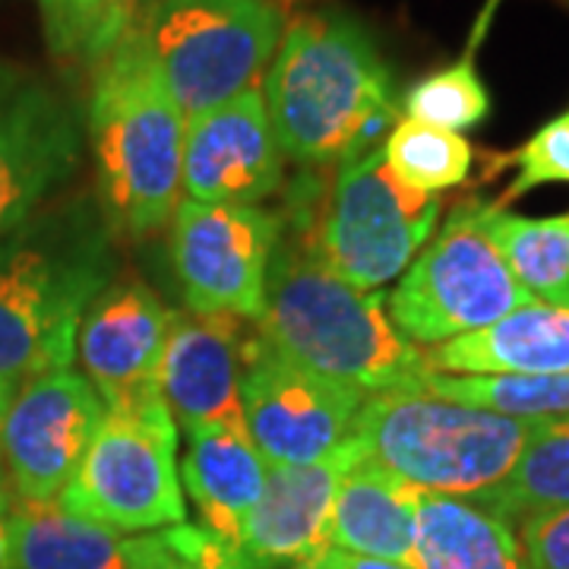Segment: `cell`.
Wrapping results in <instances>:
<instances>
[{"mask_svg": "<svg viewBox=\"0 0 569 569\" xmlns=\"http://www.w3.org/2000/svg\"><path fill=\"white\" fill-rule=\"evenodd\" d=\"M48 51L63 63L104 58V0H39Z\"/></svg>", "mask_w": 569, "mask_h": 569, "instance_id": "83f0119b", "label": "cell"}, {"mask_svg": "<svg viewBox=\"0 0 569 569\" xmlns=\"http://www.w3.org/2000/svg\"><path fill=\"white\" fill-rule=\"evenodd\" d=\"M516 526L529 569H569V507L538 509Z\"/></svg>", "mask_w": 569, "mask_h": 569, "instance_id": "f546056e", "label": "cell"}, {"mask_svg": "<svg viewBox=\"0 0 569 569\" xmlns=\"http://www.w3.org/2000/svg\"><path fill=\"white\" fill-rule=\"evenodd\" d=\"M284 162L260 86L183 127L181 190L187 200L260 206L284 183Z\"/></svg>", "mask_w": 569, "mask_h": 569, "instance_id": "9a60e30c", "label": "cell"}, {"mask_svg": "<svg viewBox=\"0 0 569 569\" xmlns=\"http://www.w3.org/2000/svg\"><path fill=\"white\" fill-rule=\"evenodd\" d=\"M257 329L288 358L365 396L427 389L433 373L427 348L392 323L387 295L351 288L288 228L269 266Z\"/></svg>", "mask_w": 569, "mask_h": 569, "instance_id": "3957f363", "label": "cell"}, {"mask_svg": "<svg viewBox=\"0 0 569 569\" xmlns=\"http://www.w3.org/2000/svg\"><path fill=\"white\" fill-rule=\"evenodd\" d=\"M168 231V257L183 307L203 317L257 323L269 266L282 241V212L181 197Z\"/></svg>", "mask_w": 569, "mask_h": 569, "instance_id": "30bf717a", "label": "cell"}, {"mask_svg": "<svg viewBox=\"0 0 569 569\" xmlns=\"http://www.w3.org/2000/svg\"><path fill=\"white\" fill-rule=\"evenodd\" d=\"M102 421L104 402L73 365L26 380L0 425L10 493L29 503H58Z\"/></svg>", "mask_w": 569, "mask_h": 569, "instance_id": "7c38bea8", "label": "cell"}, {"mask_svg": "<svg viewBox=\"0 0 569 569\" xmlns=\"http://www.w3.org/2000/svg\"><path fill=\"white\" fill-rule=\"evenodd\" d=\"M10 399H13V392L0 389V425H3V415H7V406H10ZM0 488H10V485H7V478H3V459H0Z\"/></svg>", "mask_w": 569, "mask_h": 569, "instance_id": "d590c367", "label": "cell"}, {"mask_svg": "<svg viewBox=\"0 0 569 569\" xmlns=\"http://www.w3.org/2000/svg\"><path fill=\"white\" fill-rule=\"evenodd\" d=\"M238 323L244 320L171 310L159 387L183 430L222 425L247 433L241 408L247 339Z\"/></svg>", "mask_w": 569, "mask_h": 569, "instance_id": "e0dca14e", "label": "cell"}, {"mask_svg": "<svg viewBox=\"0 0 569 569\" xmlns=\"http://www.w3.org/2000/svg\"><path fill=\"white\" fill-rule=\"evenodd\" d=\"M411 569H529L516 526L478 500L425 493Z\"/></svg>", "mask_w": 569, "mask_h": 569, "instance_id": "7402d4cb", "label": "cell"}, {"mask_svg": "<svg viewBox=\"0 0 569 569\" xmlns=\"http://www.w3.org/2000/svg\"><path fill=\"white\" fill-rule=\"evenodd\" d=\"M164 538L168 545L181 553L183 560L190 567L197 569H263L247 563L244 557H238L234 550L228 548L224 541H219L216 535L203 526H187V522H178V526H168Z\"/></svg>", "mask_w": 569, "mask_h": 569, "instance_id": "4dcf8cb0", "label": "cell"}, {"mask_svg": "<svg viewBox=\"0 0 569 569\" xmlns=\"http://www.w3.org/2000/svg\"><path fill=\"white\" fill-rule=\"evenodd\" d=\"M418 500L421 490L361 456L342 475L332 500V548L411 569Z\"/></svg>", "mask_w": 569, "mask_h": 569, "instance_id": "d6986e66", "label": "cell"}, {"mask_svg": "<svg viewBox=\"0 0 569 569\" xmlns=\"http://www.w3.org/2000/svg\"><path fill=\"white\" fill-rule=\"evenodd\" d=\"M183 127L162 70L127 32L96 63L86 111L99 209L114 238L146 241L171 224L183 197Z\"/></svg>", "mask_w": 569, "mask_h": 569, "instance_id": "277c9868", "label": "cell"}, {"mask_svg": "<svg viewBox=\"0 0 569 569\" xmlns=\"http://www.w3.org/2000/svg\"><path fill=\"white\" fill-rule=\"evenodd\" d=\"M538 421L396 389L365 396L348 437L411 488L478 500L507 481Z\"/></svg>", "mask_w": 569, "mask_h": 569, "instance_id": "5b68a950", "label": "cell"}, {"mask_svg": "<svg viewBox=\"0 0 569 569\" xmlns=\"http://www.w3.org/2000/svg\"><path fill=\"white\" fill-rule=\"evenodd\" d=\"M485 228L535 301L569 305V212L531 219L485 203Z\"/></svg>", "mask_w": 569, "mask_h": 569, "instance_id": "603a6c76", "label": "cell"}, {"mask_svg": "<svg viewBox=\"0 0 569 569\" xmlns=\"http://www.w3.org/2000/svg\"><path fill=\"white\" fill-rule=\"evenodd\" d=\"M383 159L399 181L440 197L468 178L471 142L456 130L402 118L383 140Z\"/></svg>", "mask_w": 569, "mask_h": 569, "instance_id": "484cf974", "label": "cell"}, {"mask_svg": "<svg viewBox=\"0 0 569 569\" xmlns=\"http://www.w3.org/2000/svg\"><path fill=\"white\" fill-rule=\"evenodd\" d=\"M58 503L121 535H146L183 522L187 503L171 408L149 415L104 411L102 427Z\"/></svg>", "mask_w": 569, "mask_h": 569, "instance_id": "9c48e42d", "label": "cell"}, {"mask_svg": "<svg viewBox=\"0 0 569 569\" xmlns=\"http://www.w3.org/2000/svg\"><path fill=\"white\" fill-rule=\"evenodd\" d=\"M260 89L282 156L310 171L380 149L399 114L377 41L346 13L291 22Z\"/></svg>", "mask_w": 569, "mask_h": 569, "instance_id": "6da1fadb", "label": "cell"}, {"mask_svg": "<svg viewBox=\"0 0 569 569\" xmlns=\"http://www.w3.org/2000/svg\"><path fill=\"white\" fill-rule=\"evenodd\" d=\"M77 108L48 82L17 73L0 86V238L48 203L82 159Z\"/></svg>", "mask_w": 569, "mask_h": 569, "instance_id": "5bb4252c", "label": "cell"}, {"mask_svg": "<svg viewBox=\"0 0 569 569\" xmlns=\"http://www.w3.org/2000/svg\"><path fill=\"white\" fill-rule=\"evenodd\" d=\"M279 212L336 276L358 291H377L421 253L440 222V197L399 181L380 146L336 164L323 197L317 181L305 178Z\"/></svg>", "mask_w": 569, "mask_h": 569, "instance_id": "8992f818", "label": "cell"}, {"mask_svg": "<svg viewBox=\"0 0 569 569\" xmlns=\"http://www.w3.org/2000/svg\"><path fill=\"white\" fill-rule=\"evenodd\" d=\"M512 526L538 509L569 507V415L541 418L509 478L478 497Z\"/></svg>", "mask_w": 569, "mask_h": 569, "instance_id": "cb8c5ba5", "label": "cell"}, {"mask_svg": "<svg viewBox=\"0 0 569 569\" xmlns=\"http://www.w3.org/2000/svg\"><path fill=\"white\" fill-rule=\"evenodd\" d=\"M490 114V96L475 67V48L466 58L430 73L406 96V118L443 130H471Z\"/></svg>", "mask_w": 569, "mask_h": 569, "instance_id": "4316f807", "label": "cell"}, {"mask_svg": "<svg viewBox=\"0 0 569 569\" xmlns=\"http://www.w3.org/2000/svg\"><path fill=\"white\" fill-rule=\"evenodd\" d=\"M118 272L99 200L41 206L0 238V389H17L77 358L86 307Z\"/></svg>", "mask_w": 569, "mask_h": 569, "instance_id": "7a4b0ae2", "label": "cell"}, {"mask_svg": "<svg viewBox=\"0 0 569 569\" xmlns=\"http://www.w3.org/2000/svg\"><path fill=\"white\" fill-rule=\"evenodd\" d=\"M13 493L10 488H0V569H7V522H10Z\"/></svg>", "mask_w": 569, "mask_h": 569, "instance_id": "e575fe53", "label": "cell"}, {"mask_svg": "<svg viewBox=\"0 0 569 569\" xmlns=\"http://www.w3.org/2000/svg\"><path fill=\"white\" fill-rule=\"evenodd\" d=\"M130 32L190 121L263 82L284 20L276 0H159Z\"/></svg>", "mask_w": 569, "mask_h": 569, "instance_id": "52a82bcc", "label": "cell"}, {"mask_svg": "<svg viewBox=\"0 0 569 569\" xmlns=\"http://www.w3.org/2000/svg\"><path fill=\"white\" fill-rule=\"evenodd\" d=\"M17 73H20L17 67H10V63H0V86H3L7 80H13Z\"/></svg>", "mask_w": 569, "mask_h": 569, "instance_id": "8d00e7d4", "label": "cell"}, {"mask_svg": "<svg viewBox=\"0 0 569 569\" xmlns=\"http://www.w3.org/2000/svg\"><path fill=\"white\" fill-rule=\"evenodd\" d=\"M440 373H557L569 370V305L529 301L481 332L427 348Z\"/></svg>", "mask_w": 569, "mask_h": 569, "instance_id": "44dd1931", "label": "cell"}, {"mask_svg": "<svg viewBox=\"0 0 569 569\" xmlns=\"http://www.w3.org/2000/svg\"><path fill=\"white\" fill-rule=\"evenodd\" d=\"M146 535H121L61 503L17 500L7 522V569H142Z\"/></svg>", "mask_w": 569, "mask_h": 569, "instance_id": "ffe728a7", "label": "cell"}, {"mask_svg": "<svg viewBox=\"0 0 569 569\" xmlns=\"http://www.w3.org/2000/svg\"><path fill=\"white\" fill-rule=\"evenodd\" d=\"M481 212V200L456 206L387 295L392 323L415 346L437 348L481 332L535 301L490 241Z\"/></svg>", "mask_w": 569, "mask_h": 569, "instance_id": "ba28073f", "label": "cell"}, {"mask_svg": "<svg viewBox=\"0 0 569 569\" xmlns=\"http://www.w3.org/2000/svg\"><path fill=\"white\" fill-rule=\"evenodd\" d=\"M367 456L348 437L329 456L305 466H269L260 503L247 519L234 553L263 569H310L332 548V500L348 468Z\"/></svg>", "mask_w": 569, "mask_h": 569, "instance_id": "2e32d148", "label": "cell"}, {"mask_svg": "<svg viewBox=\"0 0 569 569\" xmlns=\"http://www.w3.org/2000/svg\"><path fill=\"white\" fill-rule=\"evenodd\" d=\"M171 310L140 279H111L82 313L77 355L104 411L149 415L168 408L159 387Z\"/></svg>", "mask_w": 569, "mask_h": 569, "instance_id": "4fadbf2b", "label": "cell"}, {"mask_svg": "<svg viewBox=\"0 0 569 569\" xmlns=\"http://www.w3.org/2000/svg\"><path fill=\"white\" fill-rule=\"evenodd\" d=\"M516 164H519V174L509 183L503 200H497V206L512 203L516 197L545 183H569V111L545 123L516 152Z\"/></svg>", "mask_w": 569, "mask_h": 569, "instance_id": "f1b7e54d", "label": "cell"}, {"mask_svg": "<svg viewBox=\"0 0 569 569\" xmlns=\"http://www.w3.org/2000/svg\"><path fill=\"white\" fill-rule=\"evenodd\" d=\"M427 389L456 402L512 415V418L569 415V370H557V373H440L433 370Z\"/></svg>", "mask_w": 569, "mask_h": 569, "instance_id": "d4e9b609", "label": "cell"}, {"mask_svg": "<svg viewBox=\"0 0 569 569\" xmlns=\"http://www.w3.org/2000/svg\"><path fill=\"white\" fill-rule=\"evenodd\" d=\"M310 569H408L402 563H389V560H373V557H358L348 550L329 548Z\"/></svg>", "mask_w": 569, "mask_h": 569, "instance_id": "836d02e7", "label": "cell"}, {"mask_svg": "<svg viewBox=\"0 0 569 569\" xmlns=\"http://www.w3.org/2000/svg\"><path fill=\"white\" fill-rule=\"evenodd\" d=\"M142 569H197V567H190L181 553L168 545L164 531L159 529V531H149V545H146V567Z\"/></svg>", "mask_w": 569, "mask_h": 569, "instance_id": "d6a6232c", "label": "cell"}, {"mask_svg": "<svg viewBox=\"0 0 569 569\" xmlns=\"http://www.w3.org/2000/svg\"><path fill=\"white\" fill-rule=\"evenodd\" d=\"M269 466L244 430L222 425L187 430L181 485L209 529L228 548H238L253 507L260 503Z\"/></svg>", "mask_w": 569, "mask_h": 569, "instance_id": "ac0fdd59", "label": "cell"}, {"mask_svg": "<svg viewBox=\"0 0 569 569\" xmlns=\"http://www.w3.org/2000/svg\"><path fill=\"white\" fill-rule=\"evenodd\" d=\"M159 0H104V54L142 20L149 7Z\"/></svg>", "mask_w": 569, "mask_h": 569, "instance_id": "1f68e13d", "label": "cell"}, {"mask_svg": "<svg viewBox=\"0 0 569 569\" xmlns=\"http://www.w3.org/2000/svg\"><path fill=\"white\" fill-rule=\"evenodd\" d=\"M365 392L288 358L257 329L244 342L241 408L266 466H305L339 449Z\"/></svg>", "mask_w": 569, "mask_h": 569, "instance_id": "8fae6325", "label": "cell"}]
</instances>
